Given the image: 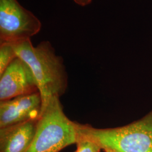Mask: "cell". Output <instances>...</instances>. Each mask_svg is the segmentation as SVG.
<instances>
[{
    "mask_svg": "<svg viewBox=\"0 0 152 152\" xmlns=\"http://www.w3.org/2000/svg\"><path fill=\"white\" fill-rule=\"evenodd\" d=\"M42 102L39 92L0 102V128L39 118Z\"/></svg>",
    "mask_w": 152,
    "mask_h": 152,
    "instance_id": "6",
    "label": "cell"
},
{
    "mask_svg": "<svg viewBox=\"0 0 152 152\" xmlns=\"http://www.w3.org/2000/svg\"><path fill=\"white\" fill-rule=\"evenodd\" d=\"M17 57L13 44H0V75Z\"/></svg>",
    "mask_w": 152,
    "mask_h": 152,
    "instance_id": "8",
    "label": "cell"
},
{
    "mask_svg": "<svg viewBox=\"0 0 152 152\" xmlns=\"http://www.w3.org/2000/svg\"><path fill=\"white\" fill-rule=\"evenodd\" d=\"M77 122L65 115L60 98L50 99L42 108L37 130L26 152H59L76 144Z\"/></svg>",
    "mask_w": 152,
    "mask_h": 152,
    "instance_id": "3",
    "label": "cell"
},
{
    "mask_svg": "<svg viewBox=\"0 0 152 152\" xmlns=\"http://www.w3.org/2000/svg\"><path fill=\"white\" fill-rule=\"evenodd\" d=\"M104 152H116L112 151V150H110V149H104Z\"/></svg>",
    "mask_w": 152,
    "mask_h": 152,
    "instance_id": "11",
    "label": "cell"
},
{
    "mask_svg": "<svg viewBox=\"0 0 152 152\" xmlns=\"http://www.w3.org/2000/svg\"><path fill=\"white\" fill-rule=\"evenodd\" d=\"M42 23L17 0H0V44H16L39 32Z\"/></svg>",
    "mask_w": 152,
    "mask_h": 152,
    "instance_id": "4",
    "label": "cell"
},
{
    "mask_svg": "<svg viewBox=\"0 0 152 152\" xmlns=\"http://www.w3.org/2000/svg\"><path fill=\"white\" fill-rule=\"evenodd\" d=\"M78 136L96 143L102 149L116 152H152V111L122 127L98 129L77 122Z\"/></svg>",
    "mask_w": 152,
    "mask_h": 152,
    "instance_id": "2",
    "label": "cell"
},
{
    "mask_svg": "<svg viewBox=\"0 0 152 152\" xmlns=\"http://www.w3.org/2000/svg\"><path fill=\"white\" fill-rule=\"evenodd\" d=\"M36 92L38 86L31 68L17 57L0 75V102Z\"/></svg>",
    "mask_w": 152,
    "mask_h": 152,
    "instance_id": "5",
    "label": "cell"
},
{
    "mask_svg": "<svg viewBox=\"0 0 152 152\" xmlns=\"http://www.w3.org/2000/svg\"><path fill=\"white\" fill-rule=\"evenodd\" d=\"M76 4L81 6H86L88 5L92 1V0H73Z\"/></svg>",
    "mask_w": 152,
    "mask_h": 152,
    "instance_id": "10",
    "label": "cell"
},
{
    "mask_svg": "<svg viewBox=\"0 0 152 152\" xmlns=\"http://www.w3.org/2000/svg\"><path fill=\"white\" fill-rule=\"evenodd\" d=\"M39 118L0 128V152H27L35 136Z\"/></svg>",
    "mask_w": 152,
    "mask_h": 152,
    "instance_id": "7",
    "label": "cell"
},
{
    "mask_svg": "<svg viewBox=\"0 0 152 152\" xmlns=\"http://www.w3.org/2000/svg\"><path fill=\"white\" fill-rule=\"evenodd\" d=\"M13 45L17 56L32 72L42 107L52 98H60L67 87V74L62 58L56 55L50 42L44 41L34 46L31 39H28Z\"/></svg>",
    "mask_w": 152,
    "mask_h": 152,
    "instance_id": "1",
    "label": "cell"
},
{
    "mask_svg": "<svg viewBox=\"0 0 152 152\" xmlns=\"http://www.w3.org/2000/svg\"><path fill=\"white\" fill-rule=\"evenodd\" d=\"M77 149L75 152H100L102 148L96 143L78 136Z\"/></svg>",
    "mask_w": 152,
    "mask_h": 152,
    "instance_id": "9",
    "label": "cell"
}]
</instances>
